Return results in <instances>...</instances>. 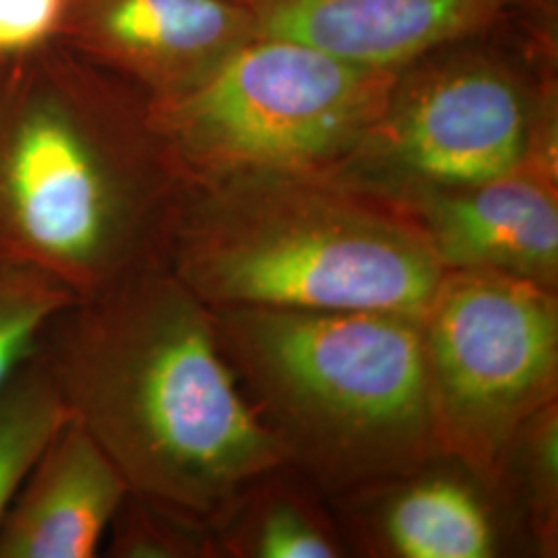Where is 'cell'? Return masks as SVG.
<instances>
[{
	"mask_svg": "<svg viewBox=\"0 0 558 558\" xmlns=\"http://www.w3.org/2000/svg\"><path fill=\"white\" fill-rule=\"evenodd\" d=\"M393 75L306 41L255 36L195 89L149 106L191 180L331 177L379 120Z\"/></svg>",
	"mask_w": 558,
	"mask_h": 558,
	"instance_id": "8992f818",
	"label": "cell"
},
{
	"mask_svg": "<svg viewBox=\"0 0 558 558\" xmlns=\"http://www.w3.org/2000/svg\"><path fill=\"white\" fill-rule=\"evenodd\" d=\"M75 294L40 269L0 259V383L38 350L41 331Z\"/></svg>",
	"mask_w": 558,
	"mask_h": 558,
	"instance_id": "9a60e30c",
	"label": "cell"
},
{
	"mask_svg": "<svg viewBox=\"0 0 558 558\" xmlns=\"http://www.w3.org/2000/svg\"><path fill=\"white\" fill-rule=\"evenodd\" d=\"M189 184L135 85L60 44L0 64V259L87 299L166 265Z\"/></svg>",
	"mask_w": 558,
	"mask_h": 558,
	"instance_id": "7a4b0ae2",
	"label": "cell"
},
{
	"mask_svg": "<svg viewBox=\"0 0 558 558\" xmlns=\"http://www.w3.org/2000/svg\"><path fill=\"white\" fill-rule=\"evenodd\" d=\"M110 557H203L214 548L211 530L129 493L110 525Z\"/></svg>",
	"mask_w": 558,
	"mask_h": 558,
	"instance_id": "2e32d148",
	"label": "cell"
},
{
	"mask_svg": "<svg viewBox=\"0 0 558 558\" xmlns=\"http://www.w3.org/2000/svg\"><path fill=\"white\" fill-rule=\"evenodd\" d=\"M129 493L114 461L69 416L0 521V558L96 557Z\"/></svg>",
	"mask_w": 558,
	"mask_h": 558,
	"instance_id": "8fae6325",
	"label": "cell"
},
{
	"mask_svg": "<svg viewBox=\"0 0 558 558\" xmlns=\"http://www.w3.org/2000/svg\"><path fill=\"white\" fill-rule=\"evenodd\" d=\"M557 166L523 161L497 179L420 189L396 201L418 221L445 269H486L555 290Z\"/></svg>",
	"mask_w": 558,
	"mask_h": 558,
	"instance_id": "9c48e42d",
	"label": "cell"
},
{
	"mask_svg": "<svg viewBox=\"0 0 558 558\" xmlns=\"http://www.w3.org/2000/svg\"><path fill=\"white\" fill-rule=\"evenodd\" d=\"M251 9L257 36L396 71L445 41L558 13V0H255Z\"/></svg>",
	"mask_w": 558,
	"mask_h": 558,
	"instance_id": "30bf717a",
	"label": "cell"
},
{
	"mask_svg": "<svg viewBox=\"0 0 558 558\" xmlns=\"http://www.w3.org/2000/svg\"><path fill=\"white\" fill-rule=\"evenodd\" d=\"M236 2H242V4H248V7H251L255 0H236Z\"/></svg>",
	"mask_w": 558,
	"mask_h": 558,
	"instance_id": "ac0fdd59",
	"label": "cell"
},
{
	"mask_svg": "<svg viewBox=\"0 0 558 558\" xmlns=\"http://www.w3.org/2000/svg\"><path fill=\"white\" fill-rule=\"evenodd\" d=\"M36 354L129 490L205 527L286 463L221 352L211 311L166 265L48 320Z\"/></svg>",
	"mask_w": 558,
	"mask_h": 558,
	"instance_id": "6da1fadb",
	"label": "cell"
},
{
	"mask_svg": "<svg viewBox=\"0 0 558 558\" xmlns=\"http://www.w3.org/2000/svg\"><path fill=\"white\" fill-rule=\"evenodd\" d=\"M221 352L286 463L368 488L437 456L420 317L387 311L209 308Z\"/></svg>",
	"mask_w": 558,
	"mask_h": 558,
	"instance_id": "277c9868",
	"label": "cell"
},
{
	"mask_svg": "<svg viewBox=\"0 0 558 558\" xmlns=\"http://www.w3.org/2000/svg\"><path fill=\"white\" fill-rule=\"evenodd\" d=\"M383 536L403 558H486L495 550L480 500L447 478L424 480L398 495L387 507Z\"/></svg>",
	"mask_w": 558,
	"mask_h": 558,
	"instance_id": "7c38bea8",
	"label": "cell"
},
{
	"mask_svg": "<svg viewBox=\"0 0 558 558\" xmlns=\"http://www.w3.org/2000/svg\"><path fill=\"white\" fill-rule=\"evenodd\" d=\"M257 34L253 9L236 0H69L59 44L163 101L209 80Z\"/></svg>",
	"mask_w": 558,
	"mask_h": 558,
	"instance_id": "ba28073f",
	"label": "cell"
},
{
	"mask_svg": "<svg viewBox=\"0 0 558 558\" xmlns=\"http://www.w3.org/2000/svg\"><path fill=\"white\" fill-rule=\"evenodd\" d=\"M69 0H0V64L59 44Z\"/></svg>",
	"mask_w": 558,
	"mask_h": 558,
	"instance_id": "e0dca14e",
	"label": "cell"
},
{
	"mask_svg": "<svg viewBox=\"0 0 558 558\" xmlns=\"http://www.w3.org/2000/svg\"><path fill=\"white\" fill-rule=\"evenodd\" d=\"M166 267L207 308L387 311L420 317L445 265L396 201L327 174L191 180Z\"/></svg>",
	"mask_w": 558,
	"mask_h": 558,
	"instance_id": "3957f363",
	"label": "cell"
},
{
	"mask_svg": "<svg viewBox=\"0 0 558 558\" xmlns=\"http://www.w3.org/2000/svg\"><path fill=\"white\" fill-rule=\"evenodd\" d=\"M211 527L214 548L230 557L333 558L341 544L319 507L288 486L244 490Z\"/></svg>",
	"mask_w": 558,
	"mask_h": 558,
	"instance_id": "4fadbf2b",
	"label": "cell"
},
{
	"mask_svg": "<svg viewBox=\"0 0 558 558\" xmlns=\"http://www.w3.org/2000/svg\"><path fill=\"white\" fill-rule=\"evenodd\" d=\"M558 13L445 41L396 69L385 108L336 177L383 197L557 166Z\"/></svg>",
	"mask_w": 558,
	"mask_h": 558,
	"instance_id": "5b68a950",
	"label": "cell"
},
{
	"mask_svg": "<svg viewBox=\"0 0 558 558\" xmlns=\"http://www.w3.org/2000/svg\"><path fill=\"white\" fill-rule=\"evenodd\" d=\"M66 418L59 387L38 354L0 383V521Z\"/></svg>",
	"mask_w": 558,
	"mask_h": 558,
	"instance_id": "5bb4252c",
	"label": "cell"
},
{
	"mask_svg": "<svg viewBox=\"0 0 558 558\" xmlns=\"http://www.w3.org/2000/svg\"><path fill=\"white\" fill-rule=\"evenodd\" d=\"M420 325L437 453L499 478L519 433L557 396L553 290L499 271L447 269Z\"/></svg>",
	"mask_w": 558,
	"mask_h": 558,
	"instance_id": "52a82bcc",
	"label": "cell"
}]
</instances>
